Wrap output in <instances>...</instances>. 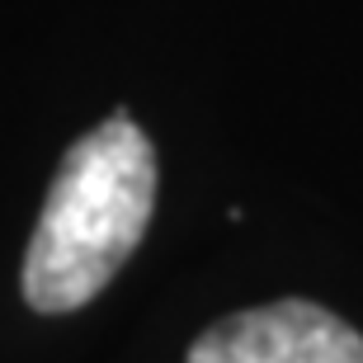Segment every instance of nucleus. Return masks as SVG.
I'll list each match as a JSON object with an SVG mask.
<instances>
[{"label": "nucleus", "mask_w": 363, "mask_h": 363, "mask_svg": "<svg viewBox=\"0 0 363 363\" xmlns=\"http://www.w3.org/2000/svg\"><path fill=\"white\" fill-rule=\"evenodd\" d=\"M156 208V151L128 113H113L62 156L33 227L19 288L43 316H62L104 293L133 259Z\"/></svg>", "instance_id": "obj_1"}, {"label": "nucleus", "mask_w": 363, "mask_h": 363, "mask_svg": "<svg viewBox=\"0 0 363 363\" xmlns=\"http://www.w3.org/2000/svg\"><path fill=\"white\" fill-rule=\"evenodd\" d=\"M189 363H363V335L335 311L288 297L208 325Z\"/></svg>", "instance_id": "obj_2"}]
</instances>
